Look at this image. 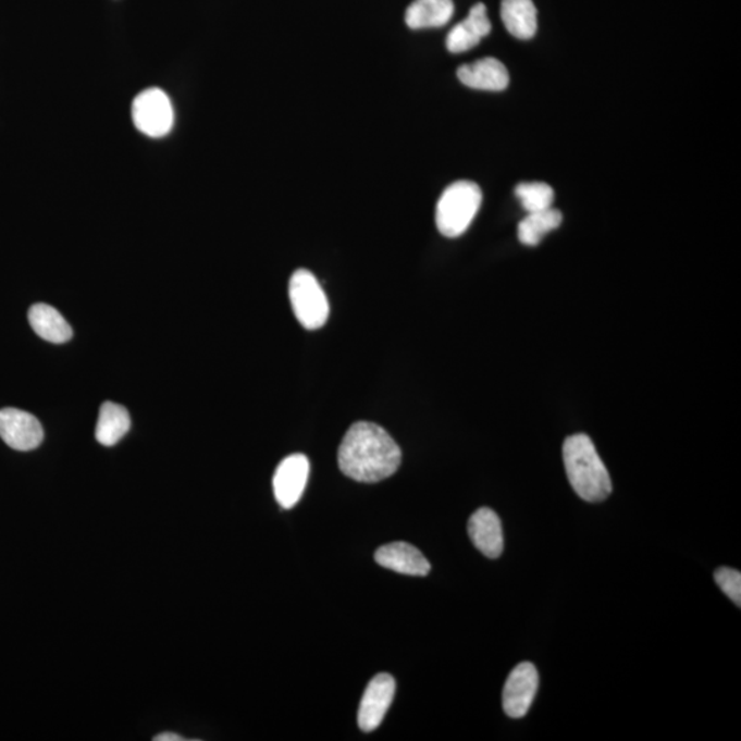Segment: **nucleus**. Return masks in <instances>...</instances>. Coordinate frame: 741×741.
Segmentation results:
<instances>
[{"label": "nucleus", "mask_w": 741, "mask_h": 741, "mask_svg": "<svg viewBox=\"0 0 741 741\" xmlns=\"http://www.w3.org/2000/svg\"><path fill=\"white\" fill-rule=\"evenodd\" d=\"M457 77L465 86L483 91H504L509 84L507 67L496 58H483L462 65L457 70Z\"/></svg>", "instance_id": "obj_13"}, {"label": "nucleus", "mask_w": 741, "mask_h": 741, "mask_svg": "<svg viewBox=\"0 0 741 741\" xmlns=\"http://www.w3.org/2000/svg\"><path fill=\"white\" fill-rule=\"evenodd\" d=\"M502 20L514 38L528 40L538 33V9L533 0H503Z\"/></svg>", "instance_id": "obj_16"}, {"label": "nucleus", "mask_w": 741, "mask_h": 741, "mask_svg": "<svg viewBox=\"0 0 741 741\" xmlns=\"http://www.w3.org/2000/svg\"><path fill=\"white\" fill-rule=\"evenodd\" d=\"M717 585L732 601L736 606H741V575L740 571L721 567L714 575Z\"/></svg>", "instance_id": "obj_20"}, {"label": "nucleus", "mask_w": 741, "mask_h": 741, "mask_svg": "<svg viewBox=\"0 0 741 741\" xmlns=\"http://www.w3.org/2000/svg\"><path fill=\"white\" fill-rule=\"evenodd\" d=\"M402 449L381 425L357 422L346 431L338 449V466L350 480L376 483L396 474Z\"/></svg>", "instance_id": "obj_1"}, {"label": "nucleus", "mask_w": 741, "mask_h": 741, "mask_svg": "<svg viewBox=\"0 0 741 741\" xmlns=\"http://www.w3.org/2000/svg\"><path fill=\"white\" fill-rule=\"evenodd\" d=\"M564 461L570 485L582 501L601 503L612 494V477L586 434L566 439Z\"/></svg>", "instance_id": "obj_2"}, {"label": "nucleus", "mask_w": 741, "mask_h": 741, "mask_svg": "<svg viewBox=\"0 0 741 741\" xmlns=\"http://www.w3.org/2000/svg\"><path fill=\"white\" fill-rule=\"evenodd\" d=\"M28 320L35 333L47 343L65 344L72 338L71 324L51 305L35 304L29 309Z\"/></svg>", "instance_id": "obj_14"}, {"label": "nucleus", "mask_w": 741, "mask_h": 741, "mask_svg": "<svg viewBox=\"0 0 741 741\" xmlns=\"http://www.w3.org/2000/svg\"><path fill=\"white\" fill-rule=\"evenodd\" d=\"M171 99L160 88H149L140 92L133 103V120L136 129L150 138H162L173 127Z\"/></svg>", "instance_id": "obj_5"}, {"label": "nucleus", "mask_w": 741, "mask_h": 741, "mask_svg": "<svg viewBox=\"0 0 741 741\" xmlns=\"http://www.w3.org/2000/svg\"><path fill=\"white\" fill-rule=\"evenodd\" d=\"M294 314L304 329H322L329 320L330 304L328 296L311 271L298 270L288 283Z\"/></svg>", "instance_id": "obj_4"}, {"label": "nucleus", "mask_w": 741, "mask_h": 741, "mask_svg": "<svg viewBox=\"0 0 741 741\" xmlns=\"http://www.w3.org/2000/svg\"><path fill=\"white\" fill-rule=\"evenodd\" d=\"M515 194L528 213L543 212L551 209L554 203V188L546 183H520L515 188Z\"/></svg>", "instance_id": "obj_19"}, {"label": "nucleus", "mask_w": 741, "mask_h": 741, "mask_svg": "<svg viewBox=\"0 0 741 741\" xmlns=\"http://www.w3.org/2000/svg\"><path fill=\"white\" fill-rule=\"evenodd\" d=\"M482 203V192L474 182L450 184L439 199L435 223L446 238H457L469 230Z\"/></svg>", "instance_id": "obj_3"}, {"label": "nucleus", "mask_w": 741, "mask_h": 741, "mask_svg": "<svg viewBox=\"0 0 741 741\" xmlns=\"http://www.w3.org/2000/svg\"><path fill=\"white\" fill-rule=\"evenodd\" d=\"M454 13V0H415L407 9L406 23L411 29L440 28Z\"/></svg>", "instance_id": "obj_15"}, {"label": "nucleus", "mask_w": 741, "mask_h": 741, "mask_svg": "<svg viewBox=\"0 0 741 741\" xmlns=\"http://www.w3.org/2000/svg\"><path fill=\"white\" fill-rule=\"evenodd\" d=\"M186 739L175 733H161L156 736L155 741H184Z\"/></svg>", "instance_id": "obj_21"}, {"label": "nucleus", "mask_w": 741, "mask_h": 741, "mask_svg": "<svg viewBox=\"0 0 741 741\" xmlns=\"http://www.w3.org/2000/svg\"><path fill=\"white\" fill-rule=\"evenodd\" d=\"M394 693H396V681L391 675L381 672L372 678L362 695L359 716H357V723L362 732L370 733L380 727L392 706Z\"/></svg>", "instance_id": "obj_9"}, {"label": "nucleus", "mask_w": 741, "mask_h": 741, "mask_svg": "<svg viewBox=\"0 0 741 741\" xmlns=\"http://www.w3.org/2000/svg\"><path fill=\"white\" fill-rule=\"evenodd\" d=\"M491 30L492 24L485 4L477 3L471 8L467 18L450 30L446 38V49L454 54L474 49Z\"/></svg>", "instance_id": "obj_12"}, {"label": "nucleus", "mask_w": 741, "mask_h": 741, "mask_svg": "<svg viewBox=\"0 0 741 741\" xmlns=\"http://www.w3.org/2000/svg\"><path fill=\"white\" fill-rule=\"evenodd\" d=\"M131 429V418L127 409L120 404L103 403L96 429V437L103 446H113L123 440Z\"/></svg>", "instance_id": "obj_17"}, {"label": "nucleus", "mask_w": 741, "mask_h": 741, "mask_svg": "<svg viewBox=\"0 0 741 741\" xmlns=\"http://www.w3.org/2000/svg\"><path fill=\"white\" fill-rule=\"evenodd\" d=\"M375 561L398 575L424 577L431 570L429 560L424 558L422 552L403 541L381 546L375 552Z\"/></svg>", "instance_id": "obj_11"}, {"label": "nucleus", "mask_w": 741, "mask_h": 741, "mask_svg": "<svg viewBox=\"0 0 741 741\" xmlns=\"http://www.w3.org/2000/svg\"><path fill=\"white\" fill-rule=\"evenodd\" d=\"M469 535L476 548L489 559H497L503 554V524L498 515L491 508L477 509L469 520Z\"/></svg>", "instance_id": "obj_10"}, {"label": "nucleus", "mask_w": 741, "mask_h": 741, "mask_svg": "<svg viewBox=\"0 0 741 741\" xmlns=\"http://www.w3.org/2000/svg\"><path fill=\"white\" fill-rule=\"evenodd\" d=\"M309 471H311V465H309L308 457L302 454L287 456L277 466L272 483L276 502L282 508L291 509L301 501Z\"/></svg>", "instance_id": "obj_7"}, {"label": "nucleus", "mask_w": 741, "mask_h": 741, "mask_svg": "<svg viewBox=\"0 0 741 741\" xmlns=\"http://www.w3.org/2000/svg\"><path fill=\"white\" fill-rule=\"evenodd\" d=\"M0 439L15 450H34L44 443L45 431L33 413L4 408L0 409Z\"/></svg>", "instance_id": "obj_8"}, {"label": "nucleus", "mask_w": 741, "mask_h": 741, "mask_svg": "<svg viewBox=\"0 0 741 741\" xmlns=\"http://www.w3.org/2000/svg\"><path fill=\"white\" fill-rule=\"evenodd\" d=\"M561 220L564 215L554 208L543 210V212L528 213L518 225L520 244L538 246L546 234L559 227Z\"/></svg>", "instance_id": "obj_18"}, {"label": "nucleus", "mask_w": 741, "mask_h": 741, "mask_svg": "<svg viewBox=\"0 0 741 741\" xmlns=\"http://www.w3.org/2000/svg\"><path fill=\"white\" fill-rule=\"evenodd\" d=\"M539 690V671L530 662L518 665L508 676L503 691V708L508 717L527 716Z\"/></svg>", "instance_id": "obj_6"}]
</instances>
